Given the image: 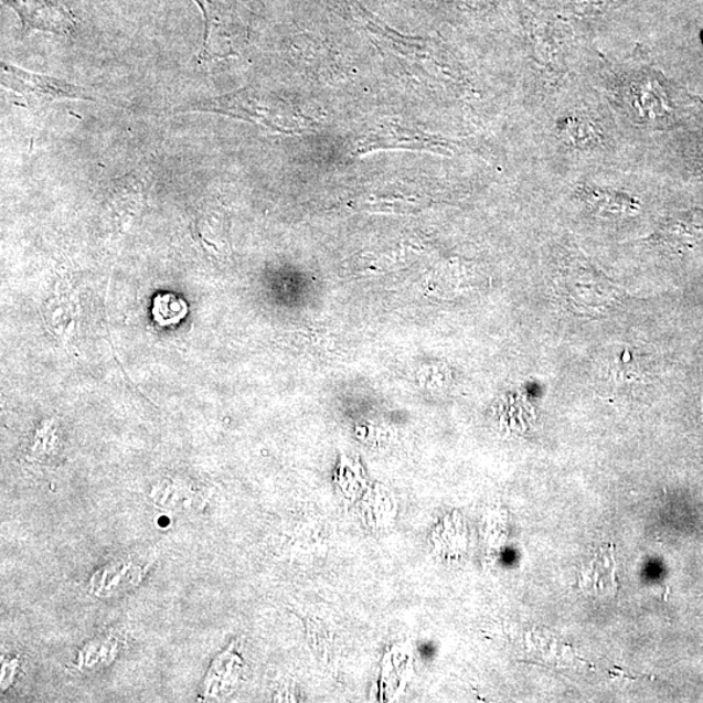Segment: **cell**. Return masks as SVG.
Masks as SVG:
<instances>
[{
    "label": "cell",
    "instance_id": "4",
    "mask_svg": "<svg viewBox=\"0 0 703 703\" xmlns=\"http://www.w3.org/2000/svg\"><path fill=\"white\" fill-rule=\"evenodd\" d=\"M155 321L166 328V326L178 324L188 315V306L180 297L166 294L156 297L153 310Z\"/></svg>",
    "mask_w": 703,
    "mask_h": 703
},
{
    "label": "cell",
    "instance_id": "1",
    "mask_svg": "<svg viewBox=\"0 0 703 703\" xmlns=\"http://www.w3.org/2000/svg\"><path fill=\"white\" fill-rule=\"evenodd\" d=\"M2 85L20 94L32 106H46L56 99L94 100L84 88L65 79L32 74L2 62Z\"/></svg>",
    "mask_w": 703,
    "mask_h": 703
},
{
    "label": "cell",
    "instance_id": "3",
    "mask_svg": "<svg viewBox=\"0 0 703 703\" xmlns=\"http://www.w3.org/2000/svg\"><path fill=\"white\" fill-rule=\"evenodd\" d=\"M200 7L205 20L204 43L200 53V61L206 62L217 60L231 53L227 46L226 23L223 13L213 0H194Z\"/></svg>",
    "mask_w": 703,
    "mask_h": 703
},
{
    "label": "cell",
    "instance_id": "2",
    "mask_svg": "<svg viewBox=\"0 0 703 703\" xmlns=\"http://www.w3.org/2000/svg\"><path fill=\"white\" fill-rule=\"evenodd\" d=\"M18 13L24 33L32 31L70 35L75 21L64 6L54 0H3Z\"/></svg>",
    "mask_w": 703,
    "mask_h": 703
}]
</instances>
